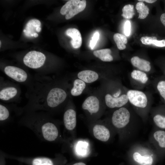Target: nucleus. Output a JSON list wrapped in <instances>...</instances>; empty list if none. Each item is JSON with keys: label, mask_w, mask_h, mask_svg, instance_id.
Returning <instances> with one entry per match:
<instances>
[{"label": "nucleus", "mask_w": 165, "mask_h": 165, "mask_svg": "<svg viewBox=\"0 0 165 165\" xmlns=\"http://www.w3.org/2000/svg\"><path fill=\"white\" fill-rule=\"evenodd\" d=\"M122 12L121 15L123 18L127 19L132 18L135 14L134 6L130 4L126 5L122 9Z\"/></svg>", "instance_id": "obj_27"}, {"label": "nucleus", "mask_w": 165, "mask_h": 165, "mask_svg": "<svg viewBox=\"0 0 165 165\" xmlns=\"http://www.w3.org/2000/svg\"><path fill=\"white\" fill-rule=\"evenodd\" d=\"M130 114L128 110L121 107L115 111L113 114L112 121L113 125L118 128L124 127L130 121Z\"/></svg>", "instance_id": "obj_5"}, {"label": "nucleus", "mask_w": 165, "mask_h": 165, "mask_svg": "<svg viewBox=\"0 0 165 165\" xmlns=\"http://www.w3.org/2000/svg\"><path fill=\"white\" fill-rule=\"evenodd\" d=\"M153 137L159 147L162 149H165V131L157 130L154 133Z\"/></svg>", "instance_id": "obj_25"}, {"label": "nucleus", "mask_w": 165, "mask_h": 165, "mask_svg": "<svg viewBox=\"0 0 165 165\" xmlns=\"http://www.w3.org/2000/svg\"><path fill=\"white\" fill-rule=\"evenodd\" d=\"M82 107L87 110L91 114L97 113L99 109V101L95 96H91L87 97L83 102Z\"/></svg>", "instance_id": "obj_10"}, {"label": "nucleus", "mask_w": 165, "mask_h": 165, "mask_svg": "<svg viewBox=\"0 0 165 165\" xmlns=\"http://www.w3.org/2000/svg\"><path fill=\"white\" fill-rule=\"evenodd\" d=\"M136 9L139 13L138 18L144 19L146 18L149 13V9L147 6L141 2L137 3L136 6Z\"/></svg>", "instance_id": "obj_23"}, {"label": "nucleus", "mask_w": 165, "mask_h": 165, "mask_svg": "<svg viewBox=\"0 0 165 165\" xmlns=\"http://www.w3.org/2000/svg\"><path fill=\"white\" fill-rule=\"evenodd\" d=\"M140 40L144 45H154L160 47H165V39L158 40L155 36H143L141 38Z\"/></svg>", "instance_id": "obj_17"}, {"label": "nucleus", "mask_w": 165, "mask_h": 165, "mask_svg": "<svg viewBox=\"0 0 165 165\" xmlns=\"http://www.w3.org/2000/svg\"><path fill=\"white\" fill-rule=\"evenodd\" d=\"M113 39L119 49L121 50L126 49L125 44L127 42L126 36L122 34L116 33L114 35Z\"/></svg>", "instance_id": "obj_22"}, {"label": "nucleus", "mask_w": 165, "mask_h": 165, "mask_svg": "<svg viewBox=\"0 0 165 165\" xmlns=\"http://www.w3.org/2000/svg\"><path fill=\"white\" fill-rule=\"evenodd\" d=\"M128 101L134 106L140 108H144L147 105L148 99L145 94L141 91L129 90L127 94Z\"/></svg>", "instance_id": "obj_6"}, {"label": "nucleus", "mask_w": 165, "mask_h": 165, "mask_svg": "<svg viewBox=\"0 0 165 165\" xmlns=\"http://www.w3.org/2000/svg\"><path fill=\"white\" fill-rule=\"evenodd\" d=\"M111 50L109 49H105L95 50L93 54L96 57L101 61L105 62H110L113 60V57L111 55Z\"/></svg>", "instance_id": "obj_19"}, {"label": "nucleus", "mask_w": 165, "mask_h": 165, "mask_svg": "<svg viewBox=\"0 0 165 165\" xmlns=\"http://www.w3.org/2000/svg\"><path fill=\"white\" fill-rule=\"evenodd\" d=\"M134 160L141 165H151L153 159L151 156L145 155L141 156L138 152H135L133 155Z\"/></svg>", "instance_id": "obj_20"}, {"label": "nucleus", "mask_w": 165, "mask_h": 165, "mask_svg": "<svg viewBox=\"0 0 165 165\" xmlns=\"http://www.w3.org/2000/svg\"><path fill=\"white\" fill-rule=\"evenodd\" d=\"M32 165H54L53 161L46 157H37L32 159Z\"/></svg>", "instance_id": "obj_26"}, {"label": "nucleus", "mask_w": 165, "mask_h": 165, "mask_svg": "<svg viewBox=\"0 0 165 165\" xmlns=\"http://www.w3.org/2000/svg\"><path fill=\"white\" fill-rule=\"evenodd\" d=\"M72 165H86L85 163L82 162H79L75 163Z\"/></svg>", "instance_id": "obj_35"}, {"label": "nucleus", "mask_w": 165, "mask_h": 165, "mask_svg": "<svg viewBox=\"0 0 165 165\" xmlns=\"http://www.w3.org/2000/svg\"><path fill=\"white\" fill-rule=\"evenodd\" d=\"M93 131L95 137L99 140L106 141L109 138V131L103 125L99 124L95 125L93 128Z\"/></svg>", "instance_id": "obj_11"}, {"label": "nucleus", "mask_w": 165, "mask_h": 165, "mask_svg": "<svg viewBox=\"0 0 165 165\" xmlns=\"http://www.w3.org/2000/svg\"><path fill=\"white\" fill-rule=\"evenodd\" d=\"M131 31V24L129 20H127L125 23L124 28V32L125 35L127 36L130 35Z\"/></svg>", "instance_id": "obj_32"}, {"label": "nucleus", "mask_w": 165, "mask_h": 165, "mask_svg": "<svg viewBox=\"0 0 165 165\" xmlns=\"http://www.w3.org/2000/svg\"><path fill=\"white\" fill-rule=\"evenodd\" d=\"M63 120L66 129L69 130L74 129L76 124V113L75 111L71 109L67 110L64 114Z\"/></svg>", "instance_id": "obj_9"}, {"label": "nucleus", "mask_w": 165, "mask_h": 165, "mask_svg": "<svg viewBox=\"0 0 165 165\" xmlns=\"http://www.w3.org/2000/svg\"><path fill=\"white\" fill-rule=\"evenodd\" d=\"M157 88L160 95L165 101V80L159 81L157 84Z\"/></svg>", "instance_id": "obj_30"}, {"label": "nucleus", "mask_w": 165, "mask_h": 165, "mask_svg": "<svg viewBox=\"0 0 165 165\" xmlns=\"http://www.w3.org/2000/svg\"><path fill=\"white\" fill-rule=\"evenodd\" d=\"M41 23L40 21L36 19H32L29 20L27 23L25 28L26 32L24 33L25 35L28 37H31V35L33 34L36 31V28L40 27Z\"/></svg>", "instance_id": "obj_18"}, {"label": "nucleus", "mask_w": 165, "mask_h": 165, "mask_svg": "<svg viewBox=\"0 0 165 165\" xmlns=\"http://www.w3.org/2000/svg\"><path fill=\"white\" fill-rule=\"evenodd\" d=\"M139 2H145L148 3H152L156 1V0H138Z\"/></svg>", "instance_id": "obj_34"}, {"label": "nucleus", "mask_w": 165, "mask_h": 165, "mask_svg": "<svg viewBox=\"0 0 165 165\" xmlns=\"http://www.w3.org/2000/svg\"><path fill=\"white\" fill-rule=\"evenodd\" d=\"M106 105L111 108L120 107L126 104L128 101L127 94H123L119 97H114L109 94L105 97Z\"/></svg>", "instance_id": "obj_8"}, {"label": "nucleus", "mask_w": 165, "mask_h": 165, "mask_svg": "<svg viewBox=\"0 0 165 165\" xmlns=\"http://www.w3.org/2000/svg\"><path fill=\"white\" fill-rule=\"evenodd\" d=\"M1 41H0V47H1Z\"/></svg>", "instance_id": "obj_37"}, {"label": "nucleus", "mask_w": 165, "mask_h": 165, "mask_svg": "<svg viewBox=\"0 0 165 165\" xmlns=\"http://www.w3.org/2000/svg\"></svg>", "instance_id": "obj_38"}, {"label": "nucleus", "mask_w": 165, "mask_h": 165, "mask_svg": "<svg viewBox=\"0 0 165 165\" xmlns=\"http://www.w3.org/2000/svg\"><path fill=\"white\" fill-rule=\"evenodd\" d=\"M46 60L45 55L41 52L31 51L24 56L23 61L27 67L33 69H37L44 64Z\"/></svg>", "instance_id": "obj_4"}, {"label": "nucleus", "mask_w": 165, "mask_h": 165, "mask_svg": "<svg viewBox=\"0 0 165 165\" xmlns=\"http://www.w3.org/2000/svg\"><path fill=\"white\" fill-rule=\"evenodd\" d=\"M99 36L100 34L98 31H96L94 33L90 43V47L91 50L93 49L95 46L99 39Z\"/></svg>", "instance_id": "obj_31"}, {"label": "nucleus", "mask_w": 165, "mask_h": 165, "mask_svg": "<svg viewBox=\"0 0 165 165\" xmlns=\"http://www.w3.org/2000/svg\"><path fill=\"white\" fill-rule=\"evenodd\" d=\"M153 121L159 128L165 129V116L160 114H157L153 118Z\"/></svg>", "instance_id": "obj_29"}, {"label": "nucleus", "mask_w": 165, "mask_h": 165, "mask_svg": "<svg viewBox=\"0 0 165 165\" xmlns=\"http://www.w3.org/2000/svg\"><path fill=\"white\" fill-rule=\"evenodd\" d=\"M77 76L79 79L87 83L93 82L99 78L96 72L90 70L82 71L78 73Z\"/></svg>", "instance_id": "obj_14"}, {"label": "nucleus", "mask_w": 165, "mask_h": 165, "mask_svg": "<svg viewBox=\"0 0 165 165\" xmlns=\"http://www.w3.org/2000/svg\"><path fill=\"white\" fill-rule=\"evenodd\" d=\"M65 34L72 38L70 42L72 47L77 49L80 47L82 43V38L79 31L75 28H69L65 31Z\"/></svg>", "instance_id": "obj_12"}, {"label": "nucleus", "mask_w": 165, "mask_h": 165, "mask_svg": "<svg viewBox=\"0 0 165 165\" xmlns=\"http://www.w3.org/2000/svg\"><path fill=\"white\" fill-rule=\"evenodd\" d=\"M67 96L66 92L63 89L55 87L47 93L43 102L33 110H42L48 111L58 106L65 100Z\"/></svg>", "instance_id": "obj_2"}, {"label": "nucleus", "mask_w": 165, "mask_h": 165, "mask_svg": "<svg viewBox=\"0 0 165 165\" xmlns=\"http://www.w3.org/2000/svg\"><path fill=\"white\" fill-rule=\"evenodd\" d=\"M86 87L85 82L80 79H76L74 82L73 87L71 93L73 96H78L82 92Z\"/></svg>", "instance_id": "obj_21"}, {"label": "nucleus", "mask_w": 165, "mask_h": 165, "mask_svg": "<svg viewBox=\"0 0 165 165\" xmlns=\"http://www.w3.org/2000/svg\"><path fill=\"white\" fill-rule=\"evenodd\" d=\"M33 35H34V37H35V38H36L37 37H38V34L35 32V33H34V34H33Z\"/></svg>", "instance_id": "obj_36"}, {"label": "nucleus", "mask_w": 165, "mask_h": 165, "mask_svg": "<svg viewBox=\"0 0 165 165\" xmlns=\"http://www.w3.org/2000/svg\"><path fill=\"white\" fill-rule=\"evenodd\" d=\"M10 112L9 109L5 106L0 105V121L1 124L4 123L9 119Z\"/></svg>", "instance_id": "obj_28"}, {"label": "nucleus", "mask_w": 165, "mask_h": 165, "mask_svg": "<svg viewBox=\"0 0 165 165\" xmlns=\"http://www.w3.org/2000/svg\"><path fill=\"white\" fill-rule=\"evenodd\" d=\"M131 76L133 79L143 84L146 83L148 80L146 74L141 71L134 70L131 72Z\"/></svg>", "instance_id": "obj_24"}, {"label": "nucleus", "mask_w": 165, "mask_h": 165, "mask_svg": "<svg viewBox=\"0 0 165 165\" xmlns=\"http://www.w3.org/2000/svg\"><path fill=\"white\" fill-rule=\"evenodd\" d=\"M4 71L6 75L18 82H25L28 78L27 73L18 67L8 66L5 67Z\"/></svg>", "instance_id": "obj_7"}, {"label": "nucleus", "mask_w": 165, "mask_h": 165, "mask_svg": "<svg viewBox=\"0 0 165 165\" xmlns=\"http://www.w3.org/2000/svg\"><path fill=\"white\" fill-rule=\"evenodd\" d=\"M19 123L32 130L42 141H54L59 137L57 127L47 114L30 113L24 116Z\"/></svg>", "instance_id": "obj_1"}, {"label": "nucleus", "mask_w": 165, "mask_h": 165, "mask_svg": "<svg viewBox=\"0 0 165 165\" xmlns=\"http://www.w3.org/2000/svg\"><path fill=\"white\" fill-rule=\"evenodd\" d=\"M17 93V89L14 87L5 88L0 91V99L3 101H7L14 97Z\"/></svg>", "instance_id": "obj_15"}, {"label": "nucleus", "mask_w": 165, "mask_h": 165, "mask_svg": "<svg viewBox=\"0 0 165 165\" xmlns=\"http://www.w3.org/2000/svg\"><path fill=\"white\" fill-rule=\"evenodd\" d=\"M75 149V153L78 156H86L89 152V144L86 141H79L76 144Z\"/></svg>", "instance_id": "obj_16"}, {"label": "nucleus", "mask_w": 165, "mask_h": 165, "mask_svg": "<svg viewBox=\"0 0 165 165\" xmlns=\"http://www.w3.org/2000/svg\"><path fill=\"white\" fill-rule=\"evenodd\" d=\"M132 65L141 71L149 72L151 69L150 63L149 61L141 58L138 56H134L131 59Z\"/></svg>", "instance_id": "obj_13"}, {"label": "nucleus", "mask_w": 165, "mask_h": 165, "mask_svg": "<svg viewBox=\"0 0 165 165\" xmlns=\"http://www.w3.org/2000/svg\"><path fill=\"white\" fill-rule=\"evenodd\" d=\"M86 6V0H69L62 6L60 12L62 15H66V19L68 20L83 11Z\"/></svg>", "instance_id": "obj_3"}, {"label": "nucleus", "mask_w": 165, "mask_h": 165, "mask_svg": "<svg viewBox=\"0 0 165 165\" xmlns=\"http://www.w3.org/2000/svg\"><path fill=\"white\" fill-rule=\"evenodd\" d=\"M160 20L161 23L165 28V13H163L161 14Z\"/></svg>", "instance_id": "obj_33"}]
</instances>
